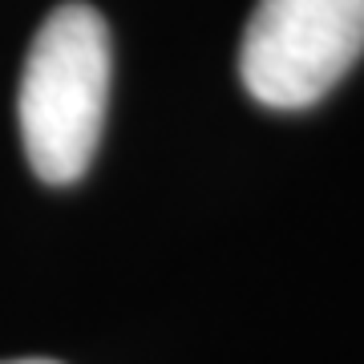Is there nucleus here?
Returning a JSON list of instances; mask_svg holds the SVG:
<instances>
[{
	"instance_id": "obj_1",
	"label": "nucleus",
	"mask_w": 364,
	"mask_h": 364,
	"mask_svg": "<svg viewBox=\"0 0 364 364\" xmlns=\"http://www.w3.org/2000/svg\"><path fill=\"white\" fill-rule=\"evenodd\" d=\"M109 102V28L90 4H61L28 45L21 77V138L28 166L53 186L77 182L102 142Z\"/></svg>"
},
{
	"instance_id": "obj_2",
	"label": "nucleus",
	"mask_w": 364,
	"mask_h": 364,
	"mask_svg": "<svg viewBox=\"0 0 364 364\" xmlns=\"http://www.w3.org/2000/svg\"><path fill=\"white\" fill-rule=\"evenodd\" d=\"M364 53V0H259L239 77L272 109L316 105Z\"/></svg>"
},
{
	"instance_id": "obj_3",
	"label": "nucleus",
	"mask_w": 364,
	"mask_h": 364,
	"mask_svg": "<svg viewBox=\"0 0 364 364\" xmlns=\"http://www.w3.org/2000/svg\"><path fill=\"white\" fill-rule=\"evenodd\" d=\"M4 364H57V360H4Z\"/></svg>"
}]
</instances>
